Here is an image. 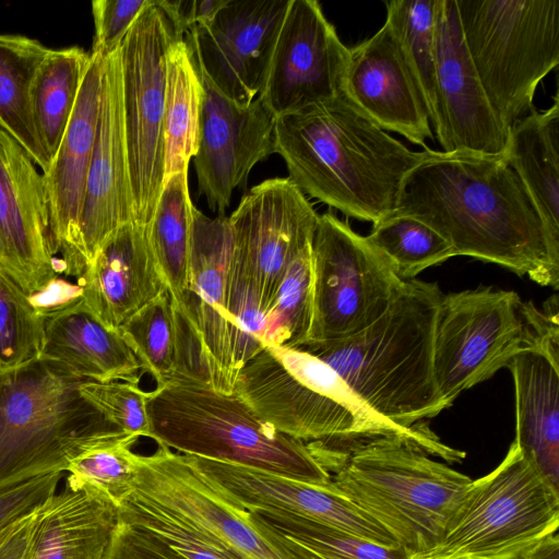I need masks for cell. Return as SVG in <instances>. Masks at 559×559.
I'll use <instances>...</instances> for the list:
<instances>
[{"mask_svg":"<svg viewBox=\"0 0 559 559\" xmlns=\"http://www.w3.org/2000/svg\"><path fill=\"white\" fill-rule=\"evenodd\" d=\"M49 50L37 39L0 34V128L24 148L43 174L50 163L37 136L32 91Z\"/></svg>","mask_w":559,"mask_h":559,"instance_id":"obj_31","label":"cell"},{"mask_svg":"<svg viewBox=\"0 0 559 559\" xmlns=\"http://www.w3.org/2000/svg\"><path fill=\"white\" fill-rule=\"evenodd\" d=\"M118 518L153 533L185 559H243L203 530L134 492L119 504Z\"/></svg>","mask_w":559,"mask_h":559,"instance_id":"obj_39","label":"cell"},{"mask_svg":"<svg viewBox=\"0 0 559 559\" xmlns=\"http://www.w3.org/2000/svg\"><path fill=\"white\" fill-rule=\"evenodd\" d=\"M386 20L416 82L433 129L438 122L436 82L437 0H391Z\"/></svg>","mask_w":559,"mask_h":559,"instance_id":"obj_36","label":"cell"},{"mask_svg":"<svg viewBox=\"0 0 559 559\" xmlns=\"http://www.w3.org/2000/svg\"><path fill=\"white\" fill-rule=\"evenodd\" d=\"M169 17L176 33L183 36L197 24L206 23L226 0H157Z\"/></svg>","mask_w":559,"mask_h":559,"instance_id":"obj_47","label":"cell"},{"mask_svg":"<svg viewBox=\"0 0 559 559\" xmlns=\"http://www.w3.org/2000/svg\"><path fill=\"white\" fill-rule=\"evenodd\" d=\"M63 472L43 474L0 489V532L40 509L55 493Z\"/></svg>","mask_w":559,"mask_h":559,"instance_id":"obj_45","label":"cell"},{"mask_svg":"<svg viewBox=\"0 0 559 559\" xmlns=\"http://www.w3.org/2000/svg\"><path fill=\"white\" fill-rule=\"evenodd\" d=\"M177 39L183 38L151 0L119 47L134 222L146 228L163 190L166 58Z\"/></svg>","mask_w":559,"mask_h":559,"instance_id":"obj_11","label":"cell"},{"mask_svg":"<svg viewBox=\"0 0 559 559\" xmlns=\"http://www.w3.org/2000/svg\"><path fill=\"white\" fill-rule=\"evenodd\" d=\"M343 95L383 130L428 150L432 139L428 112L388 23L349 48Z\"/></svg>","mask_w":559,"mask_h":559,"instance_id":"obj_24","label":"cell"},{"mask_svg":"<svg viewBox=\"0 0 559 559\" xmlns=\"http://www.w3.org/2000/svg\"><path fill=\"white\" fill-rule=\"evenodd\" d=\"M523 559H559L558 531L538 542Z\"/></svg>","mask_w":559,"mask_h":559,"instance_id":"obj_50","label":"cell"},{"mask_svg":"<svg viewBox=\"0 0 559 559\" xmlns=\"http://www.w3.org/2000/svg\"><path fill=\"white\" fill-rule=\"evenodd\" d=\"M119 331L157 386L182 381L180 331L168 290L134 313Z\"/></svg>","mask_w":559,"mask_h":559,"instance_id":"obj_35","label":"cell"},{"mask_svg":"<svg viewBox=\"0 0 559 559\" xmlns=\"http://www.w3.org/2000/svg\"><path fill=\"white\" fill-rule=\"evenodd\" d=\"M41 509V508H40ZM22 518L0 545V559H24L39 510Z\"/></svg>","mask_w":559,"mask_h":559,"instance_id":"obj_49","label":"cell"},{"mask_svg":"<svg viewBox=\"0 0 559 559\" xmlns=\"http://www.w3.org/2000/svg\"><path fill=\"white\" fill-rule=\"evenodd\" d=\"M151 0H94L95 36L91 52L107 57L119 49L124 36Z\"/></svg>","mask_w":559,"mask_h":559,"instance_id":"obj_44","label":"cell"},{"mask_svg":"<svg viewBox=\"0 0 559 559\" xmlns=\"http://www.w3.org/2000/svg\"><path fill=\"white\" fill-rule=\"evenodd\" d=\"M507 368L514 383V443L532 468L559 492V356L526 349Z\"/></svg>","mask_w":559,"mask_h":559,"instance_id":"obj_26","label":"cell"},{"mask_svg":"<svg viewBox=\"0 0 559 559\" xmlns=\"http://www.w3.org/2000/svg\"><path fill=\"white\" fill-rule=\"evenodd\" d=\"M138 439L128 435L82 453L70 463L68 477L99 490L119 507L135 484L139 454L131 448Z\"/></svg>","mask_w":559,"mask_h":559,"instance_id":"obj_41","label":"cell"},{"mask_svg":"<svg viewBox=\"0 0 559 559\" xmlns=\"http://www.w3.org/2000/svg\"><path fill=\"white\" fill-rule=\"evenodd\" d=\"M145 409L148 438L178 453L317 486L331 481L306 442L275 430L235 393L198 383H173L148 392Z\"/></svg>","mask_w":559,"mask_h":559,"instance_id":"obj_7","label":"cell"},{"mask_svg":"<svg viewBox=\"0 0 559 559\" xmlns=\"http://www.w3.org/2000/svg\"><path fill=\"white\" fill-rule=\"evenodd\" d=\"M503 156L524 186L559 261L558 93L551 107L533 110L510 126Z\"/></svg>","mask_w":559,"mask_h":559,"instance_id":"obj_29","label":"cell"},{"mask_svg":"<svg viewBox=\"0 0 559 559\" xmlns=\"http://www.w3.org/2000/svg\"><path fill=\"white\" fill-rule=\"evenodd\" d=\"M372 225L368 239L392 261L403 281L455 257L444 237L415 217L393 213Z\"/></svg>","mask_w":559,"mask_h":559,"instance_id":"obj_37","label":"cell"},{"mask_svg":"<svg viewBox=\"0 0 559 559\" xmlns=\"http://www.w3.org/2000/svg\"><path fill=\"white\" fill-rule=\"evenodd\" d=\"M185 457L228 501L246 511L294 513L378 545L400 547L389 532L334 492L330 484L317 486L240 464Z\"/></svg>","mask_w":559,"mask_h":559,"instance_id":"obj_22","label":"cell"},{"mask_svg":"<svg viewBox=\"0 0 559 559\" xmlns=\"http://www.w3.org/2000/svg\"><path fill=\"white\" fill-rule=\"evenodd\" d=\"M289 0H226L186 43L194 64L227 98L247 105L265 83L272 51Z\"/></svg>","mask_w":559,"mask_h":559,"instance_id":"obj_15","label":"cell"},{"mask_svg":"<svg viewBox=\"0 0 559 559\" xmlns=\"http://www.w3.org/2000/svg\"><path fill=\"white\" fill-rule=\"evenodd\" d=\"M84 380L40 357L0 372V489L67 472L82 453L128 436L83 397Z\"/></svg>","mask_w":559,"mask_h":559,"instance_id":"obj_6","label":"cell"},{"mask_svg":"<svg viewBox=\"0 0 559 559\" xmlns=\"http://www.w3.org/2000/svg\"><path fill=\"white\" fill-rule=\"evenodd\" d=\"M558 318L557 295L542 310L518 293L493 286L443 294L433 341V373L442 409L523 350L539 348L559 356Z\"/></svg>","mask_w":559,"mask_h":559,"instance_id":"obj_8","label":"cell"},{"mask_svg":"<svg viewBox=\"0 0 559 559\" xmlns=\"http://www.w3.org/2000/svg\"><path fill=\"white\" fill-rule=\"evenodd\" d=\"M0 266L27 295L59 276L43 174L1 128Z\"/></svg>","mask_w":559,"mask_h":559,"instance_id":"obj_19","label":"cell"},{"mask_svg":"<svg viewBox=\"0 0 559 559\" xmlns=\"http://www.w3.org/2000/svg\"><path fill=\"white\" fill-rule=\"evenodd\" d=\"M80 392L107 420L123 432L136 437H150L146 415L148 392L139 382L84 380Z\"/></svg>","mask_w":559,"mask_h":559,"instance_id":"obj_43","label":"cell"},{"mask_svg":"<svg viewBox=\"0 0 559 559\" xmlns=\"http://www.w3.org/2000/svg\"><path fill=\"white\" fill-rule=\"evenodd\" d=\"M90 60L91 52L79 46L50 49L36 75L32 91L33 118L49 163L72 116Z\"/></svg>","mask_w":559,"mask_h":559,"instance_id":"obj_34","label":"cell"},{"mask_svg":"<svg viewBox=\"0 0 559 559\" xmlns=\"http://www.w3.org/2000/svg\"><path fill=\"white\" fill-rule=\"evenodd\" d=\"M558 526L559 492L513 441L495 469L472 481L441 543L415 559H523Z\"/></svg>","mask_w":559,"mask_h":559,"instance_id":"obj_10","label":"cell"},{"mask_svg":"<svg viewBox=\"0 0 559 559\" xmlns=\"http://www.w3.org/2000/svg\"><path fill=\"white\" fill-rule=\"evenodd\" d=\"M195 69L203 86L200 140L193 156L198 192L223 216L234 190L245 189L252 168L275 154V117L259 96L240 105Z\"/></svg>","mask_w":559,"mask_h":559,"instance_id":"obj_17","label":"cell"},{"mask_svg":"<svg viewBox=\"0 0 559 559\" xmlns=\"http://www.w3.org/2000/svg\"><path fill=\"white\" fill-rule=\"evenodd\" d=\"M438 141L445 153L502 155L509 129L493 110L468 55L456 0H437Z\"/></svg>","mask_w":559,"mask_h":559,"instance_id":"obj_18","label":"cell"},{"mask_svg":"<svg viewBox=\"0 0 559 559\" xmlns=\"http://www.w3.org/2000/svg\"><path fill=\"white\" fill-rule=\"evenodd\" d=\"M438 284L404 281L372 324L346 338L299 347L332 367L374 413L405 429L442 412L433 373Z\"/></svg>","mask_w":559,"mask_h":559,"instance_id":"obj_4","label":"cell"},{"mask_svg":"<svg viewBox=\"0 0 559 559\" xmlns=\"http://www.w3.org/2000/svg\"><path fill=\"white\" fill-rule=\"evenodd\" d=\"M312 316L310 245L293 260L280 283L267 317L264 344L283 348L301 347L309 341Z\"/></svg>","mask_w":559,"mask_h":559,"instance_id":"obj_38","label":"cell"},{"mask_svg":"<svg viewBox=\"0 0 559 559\" xmlns=\"http://www.w3.org/2000/svg\"><path fill=\"white\" fill-rule=\"evenodd\" d=\"M131 222H134V210L117 49L104 57L97 131L79 221L80 255L85 270L103 242Z\"/></svg>","mask_w":559,"mask_h":559,"instance_id":"obj_21","label":"cell"},{"mask_svg":"<svg viewBox=\"0 0 559 559\" xmlns=\"http://www.w3.org/2000/svg\"><path fill=\"white\" fill-rule=\"evenodd\" d=\"M76 280L84 304L114 330L167 290L147 228L135 222L116 229Z\"/></svg>","mask_w":559,"mask_h":559,"instance_id":"obj_25","label":"cell"},{"mask_svg":"<svg viewBox=\"0 0 559 559\" xmlns=\"http://www.w3.org/2000/svg\"><path fill=\"white\" fill-rule=\"evenodd\" d=\"M349 48L314 0H289L259 97L280 117L343 94Z\"/></svg>","mask_w":559,"mask_h":559,"instance_id":"obj_16","label":"cell"},{"mask_svg":"<svg viewBox=\"0 0 559 559\" xmlns=\"http://www.w3.org/2000/svg\"><path fill=\"white\" fill-rule=\"evenodd\" d=\"M233 393L275 430L304 442L399 435L448 463L464 456L427 425L405 429L381 417L332 367L299 348L265 345L240 369Z\"/></svg>","mask_w":559,"mask_h":559,"instance_id":"obj_5","label":"cell"},{"mask_svg":"<svg viewBox=\"0 0 559 559\" xmlns=\"http://www.w3.org/2000/svg\"><path fill=\"white\" fill-rule=\"evenodd\" d=\"M318 221L288 178L253 186L228 217L231 258L253 280L269 313L288 265L311 245Z\"/></svg>","mask_w":559,"mask_h":559,"instance_id":"obj_14","label":"cell"},{"mask_svg":"<svg viewBox=\"0 0 559 559\" xmlns=\"http://www.w3.org/2000/svg\"><path fill=\"white\" fill-rule=\"evenodd\" d=\"M203 86L183 39L175 40L166 58L164 106V183L174 175L188 171L197 154Z\"/></svg>","mask_w":559,"mask_h":559,"instance_id":"obj_32","label":"cell"},{"mask_svg":"<svg viewBox=\"0 0 559 559\" xmlns=\"http://www.w3.org/2000/svg\"><path fill=\"white\" fill-rule=\"evenodd\" d=\"M464 41L502 123L534 110L540 81L559 63V0H456Z\"/></svg>","mask_w":559,"mask_h":559,"instance_id":"obj_9","label":"cell"},{"mask_svg":"<svg viewBox=\"0 0 559 559\" xmlns=\"http://www.w3.org/2000/svg\"><path fill=\"white\" fill-rule=\"evenodd\" d=\"M44 318L28 295L0 266V372L40 357Z\"/></svg>","mask_w":559,"mask_h":559,"instance_id":"obj_40","label":"cell"},{"mask_svg":"<svg viewBox=\"0 0 559 559\" xmlns=\"http://www.w3.org/2000/svg\"><path fill=\"white\" fill-rule=\"evenodd\" d=\"M254 530L286 559H415L331 525L287 512L248 511Z\"/></svg>","mask_w":559,"mask_h":559,"instance_id":"obj_30","label":"cell"},{"mask_svg":"<svg viewBox=\"0 0 559 559\" xmlns=\"http://www.w3.org/2000/svg\"><path fill=\"white\" fill-rule=\"evenodd\" d=\"M17 522V521H16ZM15 522V523H16ZM11 524L10 526L5 527L4 530H2L0 532V545L2 544V542L5 539V537L9 535V533L11 532L12 527L14 526V524Z\"/></svg>","mask_w":559,"mask_h":559,"instance_id":"obj_51","label":"cell"},{"mask_svg":"<svg viewBox=\"0 0 559 559\" xmlns=\"http://www.w3.org/2000/svg\"><path fill=\"white\" fill-rule=\"evenodd\" d=\"M107 559H185L145 528L118 519Z\"/></svg>","mask_w":559,"mask_h":559,"instance_id":"obj_46","label":"cell"},{"mask_svg":"<svg viewBox=\"0 0 559 559\" xmlns=\"http://www.w3.org/2000/svg\"><path fill=\"white\" fill-rule=\"evenodd\" d=\"M193 207L188 171L176 174L164 183L147 228L151 247L178 312L185 308L190 278Z\"/></svg>","mask_w":559,"mask_h":559,"instance_id":"obj_33","label":"cell"},{"mask_svg":"<svg viewBox=\"0 0 559 559\" xmlns=\"http://www.w3.org/2000/svg\"><path fill=\"white\" fill-rule=\"evenodd\" d=\"M28 297L35 311L45 319L80 301L82 287L57 276Z\"/></svg>","mask_w":559,"mask_h":559,"instance_id":"obj_48","label":"cell"},{"mask_svg":"<svg viewBox=\"0 0 559 559\" xmlns=\"http://www.w3.org/2000/svg\"><path fill=\"white\" fill-rule=\"evenodd\" d=\"M103 64L104 57L91 52L72 116L43 174L53 253L61 254L62 272L76 278L85 271L80 255L79 221L97 131Z\"/></svg>","mask_w":559,"mask_h":559,"instance_id":"obj_23","label":"cell"},{"mask_svg":"<svg viewBox=\"0 0 559 559\" xmlns=\"http://www.w3.org/2000/svg\"><path fill=\"white\" fill-rule=\"evenodd\" d=\"M40 358L97 382H139L142 370L120 331L105 325L83 299L44 319Z\"/></svg>","mask_w":559,"mask_h":559,"instance_id":"obj_28","label":"cell"},{"mask_svg":"<svg viewBox=\"0 0 559 559\" xmlns=\"http://www.w3.org/2000/svg\"><path fill=\"white\" fill-rule=\"evenodd\" d=\"M274 136L304 194L372 224L395 212L403 179L427 152L407 148L343 94L276 117Z\"/></svg>","mask_w":559,"mask_h":559,"instance_id":"obj_2","label":"cell"},{"mask_svg":"<svg viewBox=\"0 0 559 559\" xmlns=\"http://www.w3.org/2000/svg\"><path fill=\"white\" fill-rule=\"evenodd\" d=\"M313 316L309 342L349 337L372 324L404 281L367 236L333 213L319 215L311 243Z\"/></svg>","mask_w":559,"mask_h":559,"instance_id":"obj_12","label":"cell"},{"mask_svg":"<svg viewBox=\"0 0 559 559\" xmlns=\"http://www.w3.org/2000/svg\"><path fill=\"white\" fill-rule=\"evenodd\" d=\"M227 308L231 326L233 364L240 369L264 346L269 312L253 280L231 258L228 269Z\"/></svg>","mask_w":559,"mask_h":559,"instance_id":"obj_42","label":"cell"},{"mask_svg":"<svg viewBox=\"0 0 559 559\" xmlns=\"http://www.w3.org/2000/svg\"><path fill=\"white\" fill-rule=\"evenodd\" d=\"M231 233L226 215L192 211L190 278L185 308L177 313L185 383L233 393L231 326L227 308Z\"/></svg>","mask_w":559,"mask_h":559,"instance_id":"obj_13","label":"cell"},{"mask_svg":"<svg viewBox=\"0 0 559 559\" xmlns=\"http://www.w3.org/2000/svg\"><path fill=\"white\" fill-rule=\"evenodd\" d=\"M118 519L106 495L67 477L39 510L24 559H107Z\"/></svg>","mask_w":559,"mask_h":559,"instance_id":"obj_27","label":"cell"},{"mask_svg":"<svg viewBox=\"0 0 559 559\" xmlns=\"http://www.w3.org/2000/svg\"><path fill=\"white\" fill-rule=\"evenodd\" d=\"M135 495L159 504L217 538L243 559H286L258 533L248 511L233 504L186 460L157 443L138 456Z\"/></svg>","mask_w":559,"mask_h":559,"instance_id":"obj_20","label":"cell"},{"mask_svg":"<svg viewBox=\"0 0 559 559\" xmlns=\"http://www.w3.org/2000/svg\"><path fill=\"white\" fill-rule=\"evenodd\" d=\"M331 489L415 558L436 548L473 479L399 435L306 442Z\"/></svg>","mask_w":559,"mask_h":559,"instance_id":"obj_3","label":"cell"},{"mask_svg":"<svg viewBox=\"0 0 559 559\" xmlns=\"http://www.w3.org/2000/svg\"><path fill=\"white\" fill-rule=\"evenodd\" d=\"M394 213L432 227L451 243L455 257L496 263L558 288L559 261L503 154L427 150L403 179Z\"/></svg>","mask_w":559,"mask_h":559,"instance_id":"obj_1","label":"cell"}]
</instances>
